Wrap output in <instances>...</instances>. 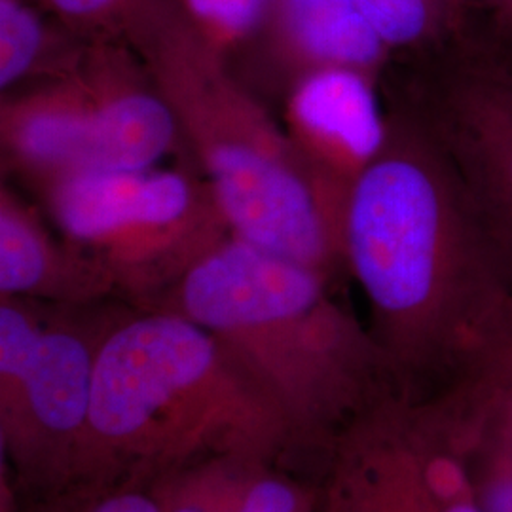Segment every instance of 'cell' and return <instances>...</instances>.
Wrapping results in <instances>:
<instances>
[{"label": "cell", "mask_w": 512, "mask_h": 512, "mask_svg": "<svg viewBox=\"0 0 512 512\" xmlns=\"http://www.w3.org/2000/svg\"><path fill=\"white\" fill-rule=\"evenodd\" d=\"M346 262L412 399L458 378L511 296L454 165L397 88L384 150L349 192Z\"/></svg>", "instance_id": "6da1fadb"}, {"label": "cell", "mask_w": 512, "mask_h": 512, "mask_svg": "<svg viewBox=\"0 0 512 512\" xmlns=\"http://www.w3.org/2000/svg\"><path fill=\"white\" fill-rule=\"evenodd\" d=\"M120 40L173 112L181 143L211 186L234 236L329 279L348 272L349 194L294 148L283 124L207 42L177 0H145Z\"/></svg>", "instance_id": "7a4b0ae2"}, {"label": "cell", "mask_w": 512, "mask_h": 512, "mask_svg": "<svg viewBox=\"0 0 512 512\" xmlns=\"http://www.w3.org/2000/svg\"><path fill=\"white\" fill-rule=\"evenodd\" d=\"M332 279L228 236L160 296L211 332L287 421L293 440L327 452L372 403L399 391L368 327Z\"/></svg>", "instance_id": "3957f363"}, {"label": "cell", "mask_w": 512, "mask_h": 512, "mask_svg": "<svg viewBox=\"0 0 512 512\" xmlns=\"http://www.w3.org/2000/svg\"><path fill=\"white\" fill-rule=\"evenodd\" d=\"M92 433L97 480L145 484L215 456L275 459L294 442L283 414L219 340L164 308L105 330Z\"/></svg>", "instance_id": "277c9868"}, {"label": "cell", "mask_w": 512, "mask_h": 512, "mask_svg": "<svg viewBox=\"0 0 512 512\" xmlns=\"http://www.w3.org/2000/svg\"><path fill=\"white\" fill-rule=\"evenodd\" d=\"M2 160L44 184L86 171H147L181 143L141 59L118 38L90 40L71 69L0 101Z\"/></svg>", "instance_id": "5b68a950"}, {"label": "cell", "mask_w": 512, "mask_h": 512, "mask_svg": "<svg viewBox=\"0 0 512 512\" xmlns=\"http://www.w3.org/2000/svg\"><path fill=\"white\" fill-rule=\"evenodd\" d=\"M38 192L55 230L137 298H160L232 236L211 186L186 167L74 173Z\"/></svg>", "instance_id": "8992f818"}, {"label": "cell", "mask_w": 512, "mask_h": 512, "mask_svg": "<svg viewBox=\"0 0 512 512\" xmlns=\"http://www.w3.org/2000/svg\"><path fill=\"white\" fill-rule=\"evenodd\" d=\"M107 327L0 296V437L21 486L44 497L95 482V359Z\"/></svg>", "instance_id": "52a82bcc"}, {"label": "cell", "mask_w": 512, "mask_h": 512, "mask_svg": "<svg viewBox=\"0 0 512 512\" xmlns=\"http://www.w3.org/2000/svg\"><path fill=\"white\" fill-rule=\"evenodd\" d=\"M397 90L454 165L512 296V55L471 35L414 59Z\"/></svg>", "instance_id": "ba28073f"}, {"label": "cell", "mask_w": 512, "mask_h": 512, "mask_svg": "<svg viewBox=\"0 0 512 512\" xmlns=\"http://www.w3.org/2000/svg\"><path fill=\"white\" fill-rule=\"evenodd\" d=\"M321 512H482L437 403L391 391L330 448Z\"/></svg>", "instance_id": "9c48e42d"}, {"label": "cell", "mask_w": 512, "mask_h": 512, "mask_svg": "<svg viewBox=\"0 0 512 512\" xmlns=\"http://www.w3.org/2000/svg\"><path fill=\"white\" fill-rule=\"evenodd\" d=\"M380 78L353 67H329L304 74L283 95V129L294 148L346 194L389 137Z\"/></svg>", "instance_id": "30bf717a"}, {"label": "cell", "mask_w": 512, "mask_h": 512, "mask_svg": "<svg viewBox=\"0 0 512 512\" xmlns=\"http://www.w3.org/2000/svg\"><path fill=\"white\" fill-rule=\"evenodd\" d=\"M236 55L264 86L283 95L298 78L319 69L353 67L382 76L393 59L355 0H272L255 35Z\"/></svg>", "instance_id": "8fae6325"}, {"label": "cell", "mask_w": 512, "mask_h": 512, "mask_svg": "<svg viewBox=\"0 0 512 512\" xmlns=\"http://www.w3.org/2000/svg\"><path fill=\"white\" fill-rule=\"evenodd\" d=\"M116 293L109 272L52 230L18 194L0 190V296L82 308Z\"/></svg>", "instance_id": "7c38bea8"}, {"label": "cell", "mask_w": 512, "mask_h": 512, "mask_svg": "<svg viewBox=\"0 0 512 512\" xmlns=\"http://www.w3.org/2000/svg\"><path fill=\"white\" fill-rule=\"evenodd\" d=\"M274 458L215 456L156 478L162 512H321L313 494L274 465Z\"/></svg>", "instance_id": "4fadbf2b"}, {"label": "cell", "mask_w": 512, "mask_h": 512, "mask_svg": "<svg viewBox=\"0 0 512 512\" xmlns=\"http://www.w3.org/2000/svg\"><path fill=\"white\" fill-rule=\"evenodd\" d=\"M431 399L458 442L482 512H512V395L452 384Z\"/></svg>", "instance_id": "5bb4252c"}, {"label": "cell", "mask_w": 512, "mask_h": 512, "mask_svg": "<svg viewBox=\"0 0 512 512\" xmlns=\"http://www.w3.org/2000/svg\"><path fill=\"white\" fill-rule=\"evenodd\" d=\"M88 42L37 0H0V90L12 92L71 69Z\"/></svg>", "instance_id": "9a60e30c"}, {"label": "cell", "mask_w": 512, "mask_h": 512, "mask_svg": "<svg viewBox=\"0 0 512 512\" xmlns=\"http://www.w3.org/2000/svg\"><path fill=\"white\" fill-rule=\"evenodd\" d=\"M355 4L393 57L439 54L476 27L473 0H355Z\"/></svg>", "instance_id": "2e32d148"}, {"label": "cell", "mask_w": 512, "mask_h": 512, "mask_svg": "<svg viewBox=\"0 0 512 512\" xmlns=\"http://www.w3.org/2000/svg\"><path fill=\"white\" fill-rule=\"evenodd\" d=\"M207 42L228 59L251 40L272 0H177Z\"/></svg>", "instance_id": "e0dca14e"}, {"label": "cell", "mask_w": 512, "mask_h": 512, "mask_svg": "<svg viewBox=\"0 0 512 512\" xmlns=\"http://www.w3.org/2000/svg\"><path fill=\"white\" fill-rule=\"evenodd\" d=\"M452 384L512 395V296L507 298Z\"/></svg>", "instance_id": "ac0fdd59"}, {"label": "cell", "mask_w": 512, "mask_h": 512, "mask_svg": "<svg viewBox=\"0 0 512 512\" xmlns=\"http://www.w3.org/2000/svg\"><path fill=\"white\" fill-rule=\"evenodd\" d=\"M35 512H162L152 488L128 478H107L48 495Z\"/></svg>", "instance_id": "d6986e66"}, {"label": "cell", "mask_w": 512, "mask_h": 512, "mask_svg": "<svg viewBox=\"0 0 512 512\" xmlns=\"http://www.w3.org/2000/svg\"><path fill=\"white\" fill-rule=\"evenodd\" d=\"M74 35L86 40L120 38L131 12L145 0H37Z\"/></svg>", "instance_id": "ffe728a7"}, {"label": "cell", "mask_w": 512, "mask_h": 512, "mask_svg": "<svg viewBox=\"0 0 512 512\" xmlns=\"http://www.w3.org/2000/svg\"><path fill=\"white\" fill-rule=\"evenodd\" d=\"M478 29L512 55V0H473Z\"/></svg>", "instance_id": "44dd1931"}]
</instances>
